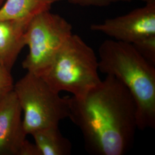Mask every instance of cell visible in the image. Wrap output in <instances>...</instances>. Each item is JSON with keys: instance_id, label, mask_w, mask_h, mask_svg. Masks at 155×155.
<instances>
[{"instance_id": "1", "label": "cell", "mask_w": 155, "mask_h": 155, "mask_svg": "<svg viewBox=\"0 0 155 155\" xmlns=\"http://www.w3.org/2000/svg\"><path fill=\"white\" fill-rule=\"evenodd\" d=\"M70 116L83 135L85 149L95 155H124L137 127L135 101L116 78L106 75L79 97H69Z\"/></svg>"}, {"instance_id": "2", "label": "cell", "mask_w": 155, "mask_h": 155, "mask_svg": "<svg viewBox=\"0 0 155 155\" xmlns=\"http://www.w3.org/2000/svg\"><path fill=\"white\" fill-rule=\"evenodd\" d=\"M98 54L99 71L116 78L134 100L138 129H154L155 66L146 61L132 44L113 39L105 40Z\"/></svg>"}, {"instance_id": "3", "label": "cell", "mask_w": 155, "mask_h": 155, "mask_svg": "<svg viewBox=\"0 0 155 155\" xmlns=\"http://www.w3.org/2000/svg\"><path fill=\"white\" fill-rule=\"evenodd\" d=\"M98 59L81 36L72 34L40 76L54 91L79 97L100 84Z\"/></svg>"}, {"instance_id": "4", "label": "cell", "mask_w": 155, "mask_h": 155, "mask_svg": "<svg viewBox=\"0 0 155 155\" xmlns=\"http://www.w3.org/2000/svg\"><path fill=\"white\" fill-rule=\"evenodd\" d=\"M13 90L24 112L22 122L27 135L59 126L61 121L69 118V97H61L40 76L28 72L14 84Z\"/></svg>"}, {"instance_id": "5", "label": "cell", "mask_w": 155, "mask_h": 155, "mask_svg": "<svg viewBox=\"0 0 155 155\" xmlns=\"http://www.w3.org/2000/svg\"><path fill=\"white\" fill-rule=\"evenodd\" d=\"M72 34L71 24L50 11L32 18L25 32L29 53L22 63L28 72L41 76Z\"/></svg>"}, {"instance_id": "6", "label": "cell", "mask_w": 155, "mask_h": 155, "mask_svg": "<svg viewBox=\"0 0 155 155\" xmlns=\"http://www.w3.org/2000/svg\"><path fill=\"white\" fill-rule=\"evenodd\" d=\"M22 109L12 89L0 96V155H40L26 139Z\"/></svg>"}, {"instance_id": "7", "label": "cell", "mask_w": 155, "mask_h": 155, "mask_svg": "<svg viewBox=\"0 0 155 155\" xmlns=\"http://www.w3.org/2000/svg\"><path fill=\"white\" fill-rule=\"evenodd\" d=\"M90 29L104 33L114 40L132 45L155 35V5L145 4L125 15L92 24Z\"/></svg>"}, {"instance_id": "8", "label": "cell", "mask_w": 155, "mask_h": 155, "mask_svg": "<svg viewBox=\"0 0 155 155\" xmlns=\"http://www.w3.org/2000/svg\"><path fill=\"white\" fill-rule=\"evenodd\" d=\"M29 22L18 20L0 22V67L11 71L23 48Z\"/></svg>"}, {"instance_id": "9", "label": "cell", "mask_w": 155, "mask_h": 155, "mask_svg": "<svg viewBox=\"0 0 155 155\" xmlns=\"http://www.w3.org/2000/svg\"><path fill=\"white\" fill-rule=\"evenodd\" d=\"M63 0H5L0 8V22L18 20L29 22L43 12Z\"/></svg>"}, {"instance_id": "10", "label": "cell", "mask_w": 155, "mask_h": 155, "mask_svg": "<svg viewBox=\"0 0 155 155\" xmlns=\"http://www.w3.org/2000/svg\"><path fill=\"white\" fill-rule=\"evenodd\" d=\"M40 155H70L72 145L64 137L59 127H45L32 134Z\"/></svg>"}, {"instance_id": "11", "label": "cell", "mask_w": 155, "mask_h": 155, "mask_svg": "<svg viewBox=\"0 0 155 155\" xmlns=\"http://www.w3.org/2000/svg\"><path fill=\"white\" fill-rule=\"evenodd\" d=\"M132 45L146 61L155 66V35L147 36Z\"/></svg>"}, {"instance_id": "12", "label": "cell", "mask_w": 155, "mask_h": 155, "mask_svg": "<svg viewBox=\"0 0 155 155\" xmlns=\"http://www.w3.org/2000/svg\"><path fill=\"white\" fill-rule=\"evenodd\" d=\"M74 5L82 7H105L118 2H130L135 0H67Z\"/></svg>"}, {"instance_id": "13", "label": "cell", "mask_w": 155, "mask_h": 155, "mask_svg": "<svg viewBox=\"0 0 155 155\" xmlns=\"http://www.w3.org/2000/svg\"><path fill=\"white\" fill-rule=\"evenodd\" d=\"M13 86L11 71L0 67V96L12 90Z\"/></svg>"}, {"instance_id": "14", "label": "cell", "mask_w": 155, "mask_h": 155, "mask_svg": "<svg viewBox=\"0 0 155 155\" xmlns=\"http://www.w3.org/2000/svg\"><path fill=\"white\" fill-rule=\"evenodd\" d=\"M147 5H155V0H140Z\"/></svg>"}, {"instance_id": "15", "label": "cell", "mask_w": 155, "mask_h": 155, "mask_svg": "<svg viewBox=\"0 0 155 155\" xmlns=\"http://www.w3.org/2000/svg\"><path fill=\"white\" fill-rule=\"evenodd\" d=\"M5 1V0H0V8L2 7V6L3 5Z\"/></svg>"}]
</instances>
